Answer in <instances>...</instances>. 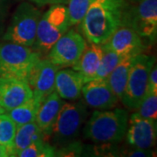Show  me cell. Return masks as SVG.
I'll list each match as a JSON object with an SVG mask.
<instances>
[{
	"label": "cell",
	"mask_w": 157,
	"mask_h": 157,
	"mask_svg": "<svg viewBox=\"0 0 157 157\" xmlns=\"http://www.w3.org/2000/svg\"><path fill=\"white\" fill-rule=\"evenodd\" d=\"M128 0H93L79 30L89 43L102 45L122 25Z\"/></svg>",
	"instance_id": "cell-1"
},
{
	"label": "cell",
	"mask_w": 157,
	"mask_h": 157,
	"mask_svg": "<svg viewBox=\"0 0 157 157\" xmlns=\"http://www.w3.org/2000/svg\"><path fill=\"white\" fill-rule=\"evenodd\" d=\"M128 123V113L122 108L96 110L83 129L86 139L99 144H117L123 140Z\"/></svg>",
	"instance_id": "cell-2"
},
{
	"label": "cell",
	"mask_w": 157,
	"mask_h": 157,
	"mask_svg": "<svg viewBox=\"0 0 157 157\" xmlns=\"http://www.w3.org/2000/svg\"><path fill=\"white\" fill-rule=\"evenodd\" d=\"M69 27L67 6L52 5L39 19L36 39L32 48L40 57L46 56L52 46Z\"/></svg>",
	"instance_id": "cell-3"
},
{
	"label": "cell",
	"mask_w": 157,
	"mask_h": 157,
	"mask_svg": "<svg viewBox=\"0 0 157 157\" xmlns=\"http://www.w3.org/2000/svg\"><path fill=\"white\" fill-rule=\"evenodd\" d=\"M41 16L42 11L39 8L27 1L22 2L13 12L10 24L3 33V40L33 47Z\"/></svg>",
	"instance_id": "cell-4"
},
{
	"label": "cell",
	"mask_w": 157,
	"mask_h": 157,
	"mask_svg": "<svg viewBox=\"0 0 157 157\" xmlns=\"http://www.w3.org/2000/svg\"><path fill=\"white\" fill-rule=\"evenodd\" d=\"M41 57L28 46L6 41L0 44V76L22 79L27 77L35 62Z\"/></svg>",
	"instance_id": "cell-5"
},
{
	"label": "cell",
	"mask_w": 157,
	"mask_h": 157,
	"mask_svg": "<svg viewBox=\"0 0 157 157\" xmlns=\"http://www.w3.org/2000/svg\"><path fill=\"white\" fill-rule=\"evenodd\" d=\"M87 115L88 112L84 102H65L51 135L55 147H59L75 141Z\"/></svg>",
	"instance_id": "cell-6"
},
{
	"label": "cell",
	"mask_w": 157,
	"mask_h": 157,
	"mask_svg": "<svg viewBox=\"0 0 157 157\" xmlns=\"http://www.w3.org/2000/svg\"><path fill=\"white\" fill-rule=\"evenodd\" d=\"M133 29L142 39L155 42L157 35V0L128 1L122 17V25Z\"/></svg>",
	"instance_id": "cell-7"
},
{
	"label": "cell",
	"mask_w": 157,
	"mask_h": 157,
	"mask_svg": "<svg viewBox=\"0 0 157 157\" xmlns=\"http://www.w3.org/2000/svg\"><path fill=\"white\" fill-rule=\"evenodd\" d=\"M155 64V58L144 53H140L135 58L123 95L121 99L129 109H137L146 96L149 73Z\"/></svg>",
	"instance_id": "cell-8"
},
{
	"label": "cell",
	"mask_w": 157,
	"mask_h": 157,
	"mask_svg": "<svg viewBox=\"0 0 157 157\" xmlns=\"http://www.w3.org/2000/svg\"><path fill=\"white\" fill-rule=\"evenodd\" d=\"M86 45L81 34L74 29L67 30L52 46L46 56L59 68L73 67L83 53Z\"/></svg>",
	"instance_id": "cell-9"
},
{
	"label": "cell",
	"mask_w": 157,
	"mask_h": 157,
	"mask_svg": "<svg viewBox=\"0 0 157 157\" xmlns=\"http://www.w3.org/2000/svg\"><path fill=\"white\" fill-rule=\"evenodd\" d=\"M156 135V120L142 117L138 113L130 116L125 135L129 146L151 149L155 145Z\"/></svg>",
	"instance_id": "cell-10"
},
{
	"label": "cell",
	"mask_w": 157,
	"mask_h": 157,
	"mask_svg": "<svg viewBox=\"0 0 157 157\" xmlns=\"http://www.w3.org/2000/svg\"><path fill=\"white\" fill-rule=\"evenodd\" d=\"M60 69L47 58L35 62L27 77V84L34 95L44 100L55 89V77Z\"/></svg>",
	"instance_id": "cell-11"
},
{
	"label": "cell",
	"mask_w": 157,
	"mask_h": 157,
	"mask_svg": "<svg viewBox=\"0 0 157 157\" xmlns=\"http://www.w3.org/2000/svg\"><path fill=\"white\" fill-rule=\"evenodd\" d=\"M33 94L26 81L0 76V107L6 112L24 104Z\"/></svg>",
	"instance_id": "cell-12"
},
{
	"label": "cell",
	"mask_w": 157,
	"mask_h": 157,
	"mask_svg": "<svg viewBox=\"0 0 157 157\" xmlns=\"http://www.w3.org/2000/svg\"><path fill=\"white\" fill-rule=\"evenodd\" d=\"M81 94L86 105L98 110L111 109L119 101L106 79H93L85 83Z\"/></svg>",
	"instance_id": "cell-13"
},
{
	"label": "cell",
	"mask_w": 157,
	"mask_h": 157,
	"mask_svg": "<svg viewBox=\"0 0 157 157\" xmlns=\"http://www.w3.org/2000/svg\"><path fill=\"white\" fill-rule=\"evenodd\" d=\"M111 50L121 56H136L145 50L143 39L133 29L121 25L104 43Z\"/></svg>",
	"instance_id": "cell-14"
},
{
	"label": "cell",
	"mask_w": 157,
	"mask_h": 157,
	"mask_svg": "<svg viewBox=\"0 0 157 157\" xmlns=\"http://www.w3.org/2000/svg\"><path fill=\"white\" fill-rule=\"evenodd\" d=\"M64 103L63 99L54 91L41 101L36 114L35 122L43 132L45 137H49L52 135L54 123Z\"/></svg>",
	"instance_id": "cell-15"
},
{
	"label": "cell",
	"mask_w": 157,
	"mask_h": 157,
	"mask_svg": "<svg viewBox=\"0 0 157 157\" xmlns=\"http://www.w3.org/2000/svg\"><path fill=\"white\" fill-rule=\"evenodd\" d=\"M83 85V78L77 71L73 69L58 70L54 90L63 100L77 101L81 96Z\"/></svg>",
	"instance_id": "cell-16"
},
{
	"label": "cell",
	"mask_w": 157,
	"mask_h": 157,
	"mask_svg": "<svg viewBox=\"0 0 157 157\" xmlns=\"http://www.w3.org/2000/svg\"><path fill=\"white\" fill-rule=\"evenodd\" d=\"M101 45L89 43V45H86L78 61L73 66V70L77 71L81 75L84 84L94 79L101 63Z\"/></svg>",
	"instance_id": "cell-17"
},
{
	"label": "cell",
	"mask_w": 157,
	"mask_h": 157,
	"mask_svg": "<svg viewBox=\"0 0 157 157\" xmlns=\"http://www.w3.org/2000/svg\"><path fill=\"white\" fill-rule=\"evenodd\" d=\"M136 56L128 55L124 57L106 78L109 86L119 100H121L123 95L124 90L128 78L129 71Z\"/></svg>",
	"instance_id": "cell-18"
},
{
	"label": "cell",
	"mask_w": 157,
	"mask_h": 157,
	"mask_svg": "<svg viewBox=\"0 0 157 157\" xmlns=\"http://www.w3.org/2000/svg\"><path fill=\"white\" fill-rule=\"evenodd\" d=\"M45 138L43 132L35 121L17 126L11 147V156H17L19 152L27 147L35 140Z\"/></svg>",
	"instance_id": "cell-19"
},
{
	"label": "cell",
	"mask_w": 157,
	"mask_h": 157,
	"mask_svg": "<svg viewBox=\"0 0 157 157\" xmlns=\"http://www.w3.org/2000/svg\"><path fill=\"white\" fill-rule=\"evenodd\" d=\"M42 101L43 100L39 97L33 94V97L27 101H25L24 104L11 109L10 111H7V114L17 126L33 122L35 121L36 114Z\"/></svg>",
	"instance_id": "cell-20"
},
{
	"label": "cell",
	"mask_w": 157,
	"mask_h": 157,
	"mask_svg": "<svg viewBox=\"0 0 157 157\" xmlns=\"http://www.w3.org/2000/svg\"><path fill=\"white\" fill-rule=\"evenodd\" d=\"M102 47V56L99 68L97 70L94 79H106L114 67L118 65L124 57L121 56L107 47L105 44L101 45Z\"/></svg>",
	"instance_id": "cell-21"
},
{
	"label": "cell",
	"mask_w": 157,
	"mask_h": 157,
	"mask_svg": "<svg viewBox=\"0 0 157 157\" xmlns=\"http://www.w3.org/2000/svg\"><path fill=\"white\" fill-rule=\"evenodd\" d=\"M55 154V147H52L45 139L35 140L27 147L17 154L19 157H53Z\"/></svg>",
	"instance_id": "cell-22"
},
{
	"label": "cell",
	"mask_w": 157,
	"mask_h": 157,
	"mask_svg": "<svg viewBox=\"0 0 157 157\" xmlns=\"http://www.w3.org/2000/svg\"><path fill=\"white\" fill-rule=\"evenodd\" d=\"M17 125L8 114L0 113V144L7 147L11 156V147L17 130Z\"/></svg>",
	"instance_id": "cell-23"
},
{
	"label": "cell",
	"mask_w": 157,
	"mask_h": 157,
	"mask_svg": "<svg viewBox=\"0 0 157 157\" xmlns=\"http://www.w3.org/2000/svg\"><path fill=\"white\" fill-rule=\"evenodd\" d=\"M93 0H69L67 8L68 22L70 26L80 24Z\"/></svg>",
	"instance_id": "cell-24"
},
{
	"label": "cell",
	"mask_w": 157,
	"mask_h": 157,
	"mask_svg": "<svg viewBox=\"0 0 157 157\" xmlns=\"http://www.w3.org/2000/svg\"><path fill=\"white\" fill-rule=\"evenodd\" d=\"M140 116L151 120L157 119V94H147L138 107Z\"/></svg>",
	"instance_id": "cell-25"
},
{
	"label": "cell",
	"mask_w": 157,
	"mask_h": 157,
	"mask_svg": "<svg viewBox=\"0 0 157 157\" xmlns=\"http://www.w3.org/2000/svg\"><path fill=\"white\" fill-rule=\"evenodd\" d=\"M84 144H82L79 141H73L67 145L55 148L54 156L60 157H76L83 156L84 152Z\"/></svg>",
	"instance_id": "cell-26"
},
{
	"label": "cell",
	"mask_w": 157,
	"mask_h": 157,
	"mask_svg": "<svg viewBox=\"0 0 157 157\" xmlns=\"http://www.w3.org/2000/svg\"><path fill=\"white\" fill-rule=\"evenodd\" d=\"M154 155V152L151 149H143L135 147L130 146L127 149H121V156L129 157H151Z\"/></svg>",
	"instance_id": "cell-27"
},
{
	"label": "cell",
	"mask_w": 157,
	"mask_h": 157,
	"mask_svg": "<svg viewBox=\"0 0 157 157\" xmlns=\"http://www.w3.org/2000/svg\"><path fill=\"white\" fill-rule=\"evenodd\" d=\"M9 10V0H0V36L6 28V21Z\"/></svg>",
	"instance_id": "cell-28"
},
{
	"label": "cell",
	"mask_w": 157,
	"mask_h": 157,
	"mask_svg": "<svg viewBox=\"0 0 157 157\" xmlns=\"http://www.w3.org/2000/svg\"><path fill=\"white\" fill-rule=\"evenodd\" d=\"M147 94H157V67L156 64H155L152 67L148 82H147Z\"/></svg>",
	"instance_id": "cell-29"
},
{
	"label": "cell",
	"mask_w": 157,
	"mask_h": 157,
	"mask_svg": "<svg viewBox=\"0 0 157 157\" xmlns=\"http://www.w3.org/2000/svg\"><path fill=\"white\" fill-rule=\"evenodd\" d=\"M30 3L36 4L37 6H44L47 5H67L69 0H25Z\"/></svg>",
	"instance_id": "cell-30"
},
{
	"label": "cell",
	"mask_w": 157,
	"mask_h": 157,
	"mask_svg": "<svg viewBox=\"0 0 157 157\" xmlns=\"http://www.w3.org/2000/svg\"><path fill=\"white\" fill-rule=\"evenodd\" d=\"M11 156L10 150L7 147L0 144V157H9Z\"/></svg>",
	"instance_id": "cell-31"
},
{
	"label": "cell",
	"mask_w": 157,
	"mask_h": 157,
	"mask_svg": "<svg viewBox=\"0 0 157 157\" xmlns=\"http://www.w3.org/2000/svg\"><path fill=\"white\" fill-rule=\"evenodd\" d=\"M5 112H6V111H5V109H4L3 107H0V113H4Z\"/></svg>",
	"instance_id": "cell-32"
},
{
	"label": "cell",
	"mask_w": 157,
	"mask_h": 157,
	"mask_svg": "<svg viewBox=\"0 0 157 157\" xmlns=\"http://www.w3.org/2000/svg\"><path fill=\"white\" fill-rule=\"evenodd\" d=\"M129 2H133V3H136V2H139L140 0H128Z\"/></svg>",
	"instance_id": "cell-33"
}]
</instances>
